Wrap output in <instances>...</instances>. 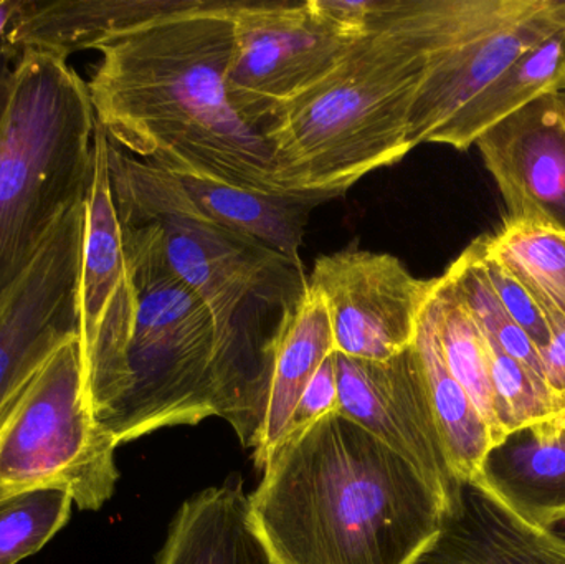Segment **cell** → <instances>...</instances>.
I'll list each match as a JSON object with an SVG mask.
<instances>
[{"label":"cell","instance_id":"8","mask_svg":"<svg viewBox=\"0 0 565 564\" xmlns=\"http://www.w3.org/2000/svg\"><path fill=\"white\" fill-rule=\"evenodd\" d=\"M116 449L86 401L76 338L36 371L0 423V496L60 489L78 509H102L119 479Z\"/></svg>","mask_w":565,"mask_h":564},{"label":"cell","instance_id":"15","mask_svg":"<svg viewBox=\"0 0 565 564\" xmlns=\"http://www.w3.org/2000/svg\"><path fill=\"white\" fill-rule=\"evenodd\" d=\"M414 564H565V535L524 522L480 483H463L437 539Z\"/></svg>","mask_w":565,"mask_h":564},{"label":"cell","instance_id":"23","mask_svg":"<svg viewBox=\"0 0 565 564\" xmlns=\"http://www.w3.org/2000/svg\"><path fill=\"white\" fill-rule=\"evenodd\" d=\"M425 313L434 324L445 364L451 376L467 391L490 427L494 446H498L503 443L504 434L498 423L490 348L447 274L431 280L425 301Z\"/></svg>","mask_w":565,"mask_h":564},{"label":"cell","instance_id":"34","mask_svg":"<svg viewBox=\"0 0 565 564\" xmlns=\"http://www.w3.org/2000/svg\"><path fill=\"white\" fill-rule=\"evenodd\" d=\"M565 414V413H564Z\"/></svg>","mask_w":565,"mask_h":564},{"label":"cell","instance_id":"29","mask_svg":"<svg viewBox=\"0 0 565 564\" xmlns=\"http://www.w3.org/2000/svg\"><path fill=\"white\" fill-rule=\"evenodd\" d=\"M339 387L338 366H335V353H332L319 368L311 383L306 387L299 400L298 407L292 414L289 424L288 436L301 433L306 427L322 419L328 414L338 411Z\"/></svg>","mask_w":565,"mask_h":564},{"label":"cell","instance_id":"7","mask_svg":"<svg viewBox=\"0 0 565 564\" xmlns=\"http://www.w3.org/2000/svg\"><path fill=\"white\" fill-rule=\"evenodd\" d=\"M395 17L425 53L408 118L411 149L431 145L518 56L563 30L550 0H398Z\"/></svg>","mask_w":565,"mask_h":564},{"label":"cell","instance_id":"21","mask_svg":"<svg viewBox=\"0 0 565 564\" xmlns=\"http://www.w3.org/2000/svg\"><path fill=\"white\" fill-rule=\"evenodd\" d=\"M564 72L565 30H559L518 56L435 135L431 145L468 151L498 123L534 99L561 89Z\"/></svg>","mask_w":565,"mask_h":564},{"label":"cell","instance_id":"32","mask_svg":"<svg viewBox=\"0 0 565 564\" xmlns=\"http://www.w3.org/2000/svg\"><path fill=\"white\" fill-rule=\"evenodd\" d=\"M551 10H553L554 19L557 25L565 30V0H550Z\"/></svg>","mask_w":565,"mask_h":564},{"label":"cell","instance_id":"3","mask_svg":"<svg viewBox=\"0 0 565 564\" xmlns=\"http://www.w3.org/2000/svg\"><path fill=\"white\" fill-rule=\"evenodd\" d=\"M398 6V0H397ZM395 9L265 125L286 192L321 202L412 151L408 118L425 53Z\"/></svg>","mask_w":565,"mask_h":564},{"label":"cell","instance_id":"26","mask_svg":"<svg viewBox=\"0 0 565 564\" xmlns=\"http://www.w3.org/2000/svg\"><path fill=\"white\" fill-rule=\"evenodd\" d=\"M73 506L60 489L0 496V564H19L40 552L66 525Z\"/></svg>","mask_w":565,"mask_h":564},{"label":"cell","instance_id":"18","mask_svg":"<svg viewBox=\"0 0 565 564\" xmlns=\"http://www.w3.org/2000/svg\"><path fill=\"white\" fill-rule=\"evenodd\" d=\"M531 525L565 522V414L524 427L494 446L477 480Z\"/></svg>","mask_w":565,"mask_h":564},{"label":"cell","instance_id":"9","mask_svg":"<svg viewBox=\"0 0 565 564\" xmlns=\"http://www.w3.org/2000/svg\"><path fill=\"white\" fill-rule=\"evenodd\" d=\"M227 89L242 118L264 131L286 103L324 78L364 35L306 2H228Z\"/></svg>","mask_w":565,"mask_h":564},{"label":"cell","instance_id":"30","mask_svg":"<svg viewBox=\"0 0 565 564\" xmlns=\"http://www.w3.org/2000/svg\"><path fill=\"white\" fill-rule=\"evenodd\" d=\"M550 324V343L540 351L544 380L557 396L565 401V317L554 308H543Z\"/></svg>","mask_w":565,"mask_h":564},{"label":"cell","instance_id":"17","mask_svg":"<svg viewBox=\"0 0 565 564\" xmlns=\"http://www.w3.org/2000/svg\"><path fill=\"white\" fill-rule=\"evenodd\" d=\"M335 353L324 300L302 281L299 294L286 305L274 328L265 358L270 370L267 414L255 447V464L265 469L288 436L299 400L321 364Z\"/></svg>","mask_w":565,"mask_h":564},{"label":"cell","instance_id":"16","mask_svg":"<svg viewBox=\"0 0 565 564\" xmlns=\"http://www.w3.org/2000/svg\"><path fill=\"white\" fill-rule=\"evenodd\" d=\"M198 0H19L6 43L17 56L26 50L68 58L106 45L159 17Z\"/></svg>","mask_w":565,"mask_h":564},{"label":"cell","instance_id":"13","mask_svg":"<svg viewBox=\"0 0 565 564\" xmlns=\"http://www.w3.org/2000/svg\"><path fill=\"white\" fill-rule=\"evenodd\" d=\"M335 366L338 413L407 460L450 513L463 483L448 462L414 344L387 361L335 353Z\"/></svg>","mask_w":565,"mask_h":564},{"label":"cell","instance_id":"24","mask_svg":"<svg viewBox=\"0 0 565 564\" xmlns=\"http://www.w3.org/2000/svg\"><path fill=\"white\" fill-rule=\"evenodd\" d=\"M481 238L484 251L507 265L541 308L565 317V237L550 228L511 224Z\"/></svg>","mask_w":565,"mask_h":564},{"label":"cell","instance_id":"25","mask_svg":"<svg viewBox=\"0 0 565 564\" xmlns=\"http://www.w3.org/2000/svg\"><path fill=\"white\" fill-rule=\"evenodd\" d=\"M445 274L454 281L461 301L483 337L544 380L540 351L498 300L488 281L477 241L461 252Z\"/></svg>","mask_w":565,"mask_h":564},{"label":"cell","instance_id":"28","mask_svg":"<svg viewBox=\"0 0 565 564\" xmlns=\"http://www.w3.org/2000/svg\"><path fill=\"white\" fill-rule=\"evenodd\" d=\"M480 247L481 262H483L484 272H487L488 281L497 294L498 300L503 305L514 323L524 331L533 341L537 351H543L550 343V324H547L546 313L537 305L526 285L497 258L491 257L484 251L481 238H477Z\"/></svg>","mask_w":565,"mask_h":564},{"label":"cell","instance_id":"33","mask_svg":"<svg viewBox=\"0 0 565 564\" xmlns=\"http://www.w3.org/2000/svg\"><path fill=\"white\" fill-rule=\"evenodd\" d=\"M561 89H564V92H565V72H564V76H563V86H561Z\"/></svg>","mask_w":565,"mask_h":564},{"label":"cell","instance_id":"2","mask_svg":"<svg viewBox=\"0 0 565 564\" xmlns=\"http://www.w3.org/2000/svg\"><path fill=\"white\" fill-rule=\"evenodd\" d=\"M248 515L277 564H414L448 510L407 460L334 411L282 440Z\"/></svg>","mask_w":565,"mask_h":564},{"label":"cell","instance_id":"11","mask_svg":"<svg viewBox=\"0 0 565 564\" xmlns=\"http://www.w3.org/2000/svg\"><path fill=\"white\" fill-rule=\"evenodd\" d=\"M85 204L60 217L39 254L0 297V423L36 371L60 348L79 340Z\"/></svg>","mask_w":565,"mask_h":564},{"label":"cell","instance_id":"19","mask_svg":"<svg viewBox=\"0 0 565 564\" xmlns=\"http://www.w3.org/2000/svg\"><path fill=\"white\" fill-rule=\"evenodd\" d=\"M156 564H277L252 529L241 480L182 503Z\"/></svg>","mask_w":565,"mask_h":564},{"label":"cell","instance_id":"27","mask_svg":"<svg viewBox=\"0 0 565 564\" xmlns=\"http://www.w3.org/2000/svg\"><path fill=\"white\" fill-rule=\"evenodd\" d=\"M488 341V340H487ZM497 416L504 439L510 434L565 413V401L554 394L543 377L488 341Z\"/></svg>","mask_w":565,"mask_h":564},{"label":"cell","instance_id":"31","mask_svg":"<svg viewBox=\"0 0 565 564\" xmlns=\"http://www.w3.org/2000/svg\"><path fill=\"white\" fill-rule=\"evenodd\" d=\"M19 0H0V125L6 118L15 88V70L19 56L7 46L6 35L15 17Z\"/></svg>","mask_w":565,"mask_h":564},{"label":"cell","instance_id":"14","mask_svg":"<svg viewBox=\"0 0 565 564\" xmlns=\"http://www.w3.org/2000/svg\"><path fill=\"white\" fill-rule=\"evenodd\" d=\"M478 151L511 224L565 237V92L547 93L484 132Z\"/></svg>","mask_w":565,"mask_h":564},{"label":"cell","instance_id":"20","mask_svg":"<svg viewBox=\"0 0 565 564\" xmlns=\"http://www.w3.org/2000/svg\"><path fill=\"white\" fill-rule=\"evenodd\" d=\"M205 215L285 258L301 272L302 237L309 212L319 202L298 195L267 194L207 175L169 171Z\"/></svg>","mask_w":565,"mask_h":564},{"label":"cell","instance_id":"12","mask_svg":"<svg viewBox=\"0 0 565 564\" xmlns=\"http://www.w3.org/2000/svg\"><path fill=\"white\" fill-rule=\"evenodd\" d=\"M308 284L324 300L335 353L387 361L414 344L431 280L394 255L342 251L319 257Z\"/></svg>","mask_w":565,"mask_h":564},{"label":"cell","instance_id":"10","mask_svg":"<svg viewBox=\"0 0 565 564\" xmlns=\"http://www.w3.org/2000/svg\"><path fill=\"white\" fill-rule=\"evenodd\" d=\"M108 142L105 129L96 123L78 290L85 396L98 426L121 387L138 308L109 184Z\"/></svg>","mask_w":565,"mask_h":564},{"label":"cell","instance_id":"1","mask_svg":"<svg viewBox=\"0 0 565 564\" xmlns=\"http://www.w3.org/2000/svg\"><path fill=\"white\" fill-rule=\"evenodd\" d=\"M98 50L88 92L113 142L168 171L291 195L264 131L228 98V2L198 0Z\"/></svg>","mask_w":565,"mask_h":564},{"label":"cell","instance_id":"4","mask_svg":"<svg viewBox=\"0 0 565 564\" xmlns=\"http://www.w3.org/2000/svg\"><path fill=\"white\" fill-rule=\"evenodd\" d=\"M88 83L62 56L26 50L0 125V297L65 212L85 204L95 168Z\"/></svg>","mask_w":565,"mask_h":564},{"label":"cell","instance_id":"5","mask_svg":"<svg viewBox=\"0 0 565 564\" xmlns=\"http://www.w3.org/2000/svg\"><path fill=\"white\" fill-rule=\"evenodd\" d=\"M119 225L138 308L121 387L99 421L118 447L215 416L217 353L214 317L169 267L158 231L142 222Z\"/></svg>","mask_w":565,"mask_h":564},{"label":"cell","instance_id":"6","mask_svg":"<svg viewBox=\"0 0 565 564\" xmlns=\"http://www.w3.org/2000/svg\"><path fill=\"white\" fill-rule=\"evenodd\" d=\"M108 169L119 221L142 222L158 231L169 267L214 317L217 403L237 358L242 307L289 264L265 245L212 221L168 169L129 155L111 139Z\"/></svg>","mask_w":565,"mask_h":564},{"label":"cell","instance_id":"22","mask_svg":"<svg viewBox=\"0 0 565 564\" xmlns=\"http://www.w3.org/2000/svg\"><path fill=\"white\" fill-rule=\"evenodd\" d=\"M414 350L424 374L428 401L448 462L461 483L477 482L484 459L494 447L490 427L467 391L445 364L434 324L422 311Z\"/></svg>","mask_w":565,"mask_h":564}]
</instances>
